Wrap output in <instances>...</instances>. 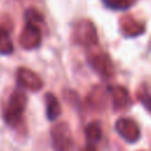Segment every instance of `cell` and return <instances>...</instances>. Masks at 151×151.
I'll list each match as a JSON object with an SVG mask.
<instances>
[{"mask_svg":"<svg viewBox=\"0 0 151 151\" xmlns=\"http://www.w3.org/2000/svg\"><path fill=\"white\" fill-rule=\"evenodd\" d=\"M27 104V96L21 87L15 88L9 96L2 111L4 122L12 129H17L22 123V114Z\"/></svg>","mask_w":151,"mask_h":151,"instance_id":"obj_1","label":"cell"},{"mask_svg":"<svg viewBox=\"0 0 151 151\" xmlns=\"http://www.w3.org/2000/svg\"><path fill=\"white\" fill-rule=\"evenodd\" d=\"M72 40L74 44L84 47H93L98 44V34L94 24L88 19L77 21L72 29Z\"/></svg>","mask_w":151,"mask_h":151,"instance_id":"obj_2","label":"cell"},{"mask_svg":"<svg viewBox=\"0 0 151 151\" xmlns=\"http://www.w3.org/2000/svg\"><path fill=\"white\" fill-rule=\"evenodd\" d=\"M51 142L54 151H71L73 147V138L67 123L60 122L51 129Z\"/></svg>","mask_w":151,"mask_h":151,"instance_id":"obj_3","label":"cell"},{"mask_svg":"<svg viewBox=\"0 0 151 151\" xmlns=\"http://www.w3.org/2000/svg\"><path fill=\"white\" fill-rule=\"evenodd\" d=\"M87 61L91 68L104 79H110L114 73L112 60L109 57V54L105 52L97 51L88 54Z\"/></svg>","mask_w":151,"mask_h":151,"instance_id":"obj_4","label":"cell"},{"mask_svg":"<svg viewBox=\"0 0 151 151\" xmlns=\"http://www.w3.org/2000/svg\"><path fill=\"white\" fill-rule=\"evenodd\" d=\"M41 38L42 37L40 26L32 22H26L25 27L20 33L19 44L24 50H34L40 46Z\"/></svg>","mask_w":151,"mask_h":151,"instance_id":"obj_5","label":"cell"},{"mask_svg":"<svg viewBox=\"0 0 151 151\" xmlns=\"http://www.w3.org/2000/svg\"><path fill=\"white\" fill-rule=\"evenodd\" d=\"M117 133L127 143H136L140 138V129L138 124L130 118H119L114 124Z\"/></svg>","mask_w":151,"mask_h":151,"instance_id":"obj_6","label":"cell"},{"mask_svg":"<svg viewBox=\"0 0 151 151\" xmlns=\"http://www.w3.org/2000/svg\"><path fill=\"white\" fill-rule=\"evenodd\" d=\"M17 81L21 88H26L32 92H38L42 87L41 78L27 67H19L17 70Z\"/></svg>","mask_w":151,"mask_h":151,"instance_id":"obj_7","label":"cell"},{"mask_svg":"<svg viewBox=\"0 0 151 151\" xmlns=\"http://www.w3.org/2000/svg\"><path fill=\"white\" fill-rule=\"evenodd\" d=\"M119 28L122 34L125 37H137L144 33L145 26L143 22L138 21L132 15H123L119 19Z\"/></svg>","mask_w":151,"mask_h":151,"instance_id":"obj_8","label":"cell"},{"mask_svg":"<svg viewBox=\"0 0 151 151\" xmlns=\"http://www.w3.org/2000/svg\"><path fill=\"white\" fill-rule=\"evenodd\" d=\"M107 91L112 98V104H113L114 110L122 111V110H126L131 106L132 100H131L129 91L125 87L113 86V87H109Z\"/></svg>","mask_w":151,"mask_h":151,"instance_id":"obj_9","label":"cell"},{"mask_svg":"<svg viewBox=\"0 0 151 151\" xmlns=\"http://www.w3.org/2000/svg\"><path fill=\"white\" fill-rule=\"evenodd\" d=\"M45 109L46 117L50 122H54L61 113V106L59 104V100L51 92H47L45 94Z\"/></svg>","mask_w":151,"mask_h":151,"instance_id":"obj_10","label":"cell"},{"mask_svg":"<svg viewBox=\"0 0 151 151\" xmlns=\"http://www.w3.org/2000/svg\"><path fill=\"white\" fill-rule=\"evenodd\" d=\"M106 90L103 87H94L88 96V105L92 109H103L106 103Z\"/></svg>","mask_w":151,"mask_h":151,"instance_id":"obj_11","label":"cell"},{"mask_svg":"<svg viewBox=\"0 0 151 151\" xmlns=\"http://www.w3.org/2000/svg\"><path fill=\"white\" fill-rule=\"evenodd\" d=\"M85 137L87 144H96L101 139V126L98 122H91L85 127Z\"/></svg>","mask_w":151,"mask_h":151,"instance_id":"obj_12","label":"cell"},{"mask_svg":"<svg viewBox=\"0 0 151 151\" xmlns=\"http://www.w3.org/2000/svg\"><path fill=\"white\" fill-rule=\"evenodd\" d=\"M13 51H14V46L9 38L8 32L4 27H0V54L9 55L13 53Z\"/></svg>","mask_w":151,"mask_h":151,"instance_id":"obj_13","label":"cell"},{"mask_svg":"<svg viewBox=\"0 0 151 151\" xmlns=\"http://www.w3.org/2000/svg\"><path fill=\"white\" fill-rule=\"evenodd\" d=\"M105 7L113 11H126L131 8L137 0H101Z\"/></svg>","mask_w":151,"mask_h":151,"instance_id":"obj_14","label":"cell"},{"mask_svg":"<svg viewBox=\"0 0 151 151\" xmlns=\"http://www.w3.org/2000/svg\"><path fill=\"white\" fill-rule=\"evenodd\" d=\"M25 20L26 22H32V24H35V25H41L44 24V17L42 14L35 9V8H28L26 9L25 12Z\"/></svg>","mask_w":151,"mask_h":151,"instance_id":"obj_15","label":"cell"},{"mask_svg":"<svg viewBox=\"0 0 151 151\" xmlns=\"http://www.w3.org/2000/svg\"><path fill=\"white\" fill-rule=\"evenodd\" d=\"M137 98L138 100L143 104V106L147 110L151 111V94L147 92L145 86H140L137 91Z\"/></svg>","mask_w":151,"mask_h":151,"instance_id":"obj_16","label":"cell"},{"mask_svg":"<svg viewBox=\"0 0 151 151\" xmlns=\"http://www.w3.org/2000/svg\"><path fill=\"white\" fill-rule=\"evenodd\" d=\"M81 151H97V150H96V147H94L93 144H87Z\"/></svg>","mask_w":151,"mask_h":151,"instance_id":"obj_17","label":"cell"}]
</instances>
